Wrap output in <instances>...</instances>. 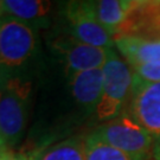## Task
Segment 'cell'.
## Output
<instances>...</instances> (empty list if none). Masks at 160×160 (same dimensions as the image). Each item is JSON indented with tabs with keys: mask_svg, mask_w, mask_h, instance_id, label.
Returning a JSON list of instances; mask_svg holds the SVG:
<instances>
[{
	"mask_svg": "<svg viewBox=\"0 0 160 160\" xmlns=\"http://www.w3.org/2000/svg\"><path fill=\"white\" fill-rule=\"evenodd\" d=\"M153 158L155 160H160V137L154 139V146H153Z\"/></svg>",
	"mask_w": 160,
	"mask_h": 160,
	"instance_id": "obj_17",
	"label": "cell"
},
{
	"mask_svg": "<svg viewBox=\"0 0 160 160\" xmlns=\"http://www.w3.org/2000/svg\"><path fill=\"white\" fill-rule=\"evenodd\" d=\"M134 80L143 83L160 82V63H146L131 65Z\"/></svg>",
	"mask_w": 160,
	"mask_h": 160,
	"instance_id": "obj_15",
	"label": "cell"
},
{
	"mask_svg": "<svg viewBox=\"0 0 160 160\" xmlns=\"http://www.w3.org/2000/svg\"><path fill=\"white\" fill-rule=\"evenodd\" d=\"M116 37L160 42V0L133 1L114 38Z\"/></svg>",
	"mask_w": 160,
	"mask_h": 160,
	"instance_id": "obj_7",
	"label": "cell"
},
{
	"mask_svg": "<svg viewBox=\"0 0 160 160\" xmlns=\"http://www.w3.org/2000/svg\"><path fill=\"white\" fill-rule=\"evenodd\" d=\"M0 160H32L30 152H14L7 148L0 154Z\"/></svg>",
	"mask_w": 160,
	"mask_h": 160,
	"instance_id": "obj_16",
	"label": "cell"
},
{
	"mask_svg": "<svg viewBox=\"0 0 160 160\" xmlns=\"http://www.w3.org/2000/svg\"><path fill=\"white\" fill-rule=\"evenodd\" d=\"M128 114L152 137H160V82L143 83L135 81Z\"/></svg>",
	"mask_w": 160,
	"mask_h": 160,
	"instance_id": "obj_8",
	"label": "cell"
},
{
	"mask_svg": "<svg viewBox=\"0 0 160 160\" xmlns=\"http://www.w3.org/2000/svg\"><path fill=\"white\" fill-rule=\"evenodd\" d=\"M71 95L75 102L86 112L87 114L96 113L97 106L102 96L103 70L92 69L82 71L68 77Z\"/></svg>",
	"mask_w": 160,
	"mask_h": 160,
	"instance_id": "obj_9",
	"label": "cell"
},
{
	"mask_svg": "<svg viewBox=\"0 0 160 160\" xmlns=\"http://www.w3.org/2000/svg\"><path fill=\"white\" fill-rule=\"evenodd\" d=\"M65 32L84 44L113 49L114 37L95 17L92 1H67L61 6Z\"/></svg>",
	"mask_w": 160,
	"mask_h": 160,
	"instance_id": "obj_5",
	"label": "cell"
},
{
	"mask_svg": "<svg viewBox=\"0 0 160 160\" xmlns=\"http://www.w3.org/2000/svg\"><path fill=\"white\" fill-rule=\"evenodd\" d=\"M102 96L96 109V118L107 122L127 112L133 92L134 76L131 65L121 58L114 49L108 51L103 65Z\"/></svg>",
	"mask_w": 160,
	"mask_h": 160,
	"instance_id": "obj_3",
	"label": "cell"
},
{
	"mask_svg": "<svg viewBox=\"0 0 160 160\" xmlns=\"http://www.w3.org/2000/svg\"><path fill=\"white\" fill-rule=\"evenodd\" d=\"M5 149H7V147H0V154H1V153H2Z\"/></svg>",
	"mask_w": 160,
	"mask_h": 160,
	"instance_id": "obj_18",
	"label": "cell"
},
{
	"mask_svg": "<svg viewBox=\"0 0 160 160\" xmlns=\"http://www.w3.org/2000/svg\"><path fill=\"white\" fill-rule=\"evenodd\" d=\"M32 160H86V137H71L30 151Z\"/></svg>",
	"mask_w": 160,
	"mask_h": 160,
	"instance_id": "obj_12",
	"label": "cell"
},
{
	"mask_svg": "<svg viewBox=\"0 0 160 160\" xmlns=\"http://www.w3.org/2000/svg\"><path fill=\"white\" fill-rule=\"evenodd\" d=\"M51 7V1L43 0H2L0 12L38 29L44 26Z\"/></svg>",
	"mask_w": 160,
	"mask_h": 160,
	"instance_id": "obj_10",
	"label": "cell"
},
{
	"mask_svg": "<svg viewBox=\"0 0 160 160\" xmlns=\"http://www.w3.org/2000/svg\"><path fill=\"white\" fill-rule=\"evenodd\" d=\"M31 94L32 81L29 77H0V135L10 149L24 137Z\"/></svg>",
	"mask_w": 160,
	"mask_h": 160,
	"instance_id": "obj_2",
	"label": "cell"
},
{
	"mask_svg": "<svg viewBox=\"0 0 160 160\" xmlns=\"http://www.w3.org/2000/svg\"><path fill=\"white\" fill-rule=\"evenodd\" d=\"M114 43L121 56L129 65L160 63V42L116 37Z\"/></svg>",
	"mask_w": 160,
	"mask_h": 160,
	"instance_id": "obj_11",
	"label": "cell"
},
{
	"mask_svg": "<svg viewBox=\"0 0 160 160\" xmlns=\"http://www.w3.org/2000/svg\"><path fill=\"white\" fill-rule=\"evenodd\" d=\"M38 48L36 28L0 12V77H28Z\"/></svg>",
	"mask_w": 160,
	"mask_h": 160,
	"instance_id": "obj_1",
	"label": "cell"
},
{
	"mask_svg": "<svg viewBox=\"0 0 160 160\" xmlns=\"http://www.w3.org/2000/svg\"><path fill=\"white\" fill-rule=\"evenodd\" d=\"M50 50L63 65L67 77L82 71L103 68L110 49L88 45L62 33L50 42Z\"/></svg>",
	"mask_w": 160,
	"mask_h": 160,
	"instance_id": "obj_6",
	"label": "cell"
},
{
	"mask_svg": "<svg viewBox=\"0 0 160 160\" xmlns=\"http://www.w3.org/2000/svg\"><path fill=\"white\" fill-rule=\"evenodd\" d=\"M92 2L95 17L113 37L133 5V0H98Z\"/></svg>",
	"mask_w": 160,
	"mask_h": 160,
	"instance_id": "obj_13",
	"label": "cell"
},
{
	"mask_svg": "<svg viewBox=\"0 0 160 160\" xmlns=\"http://www.w3.org/2000/svg\"><path fill=\"white\" fill-rule=\"evenodd\" d=\"M86 160H134L128 154L101 140L95 133L86 137Z\"/></svg>",
	"mask_w": 160,
	"mask_h": 160,
	"instance_id": "obj_14",
	"label": "cell"
},
{
	"mask_svg": "<svg viewBox=\"0 0 160 160\" xmlns=\"http://www.w3.org/2000/svg\"><path fill=\"white\" fill-rule=\"evenodd\" d=\"M92 133L134 160H149L153 157L154 138L138 125L128 112L101 123Z\"/></svg>",
	"mask_w": 160,
	"mask_h": 160,
	"instance_id": "obj_4",
	"label": "cell"
},
{
	"mask_svg": "<svg viewBox=\"0 0 160 160\" xmlns=\"http://www.w3.org/2000/svg\"><path fill=\"white\" fill-rule=\"evenodd\" d=\"M0 6H1V1H0Z\"/></svg>",
	"mask_w": 160,
	"mask_h": 160,
	"instance_id": "obj_19",
	"label": "cell"
}]
</instances>
